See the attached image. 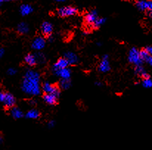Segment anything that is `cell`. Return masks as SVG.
Segmentation results:
<instances>
[{
    "mask_svg": "<svg viewBox=\"0 0 152 150\" xmlns=\"http://www.w3.org/2000/svg\"><path fill=\"white\" fill-rule=\"evenodd\" d=\"M136 7L140 11L145 10H152V1L151 0H138L136 1Z\"/></svg>",
    "mask_w": 152,
    "mask_h": 150,
    "instance_id": "obj_6",
    "label": "cell"
},
{
    "mask_svg": "<svg viewBox=\"0 0 152 150\" xmlns=\"http://www.w3.org/2000/svg\"><path fill=\"white\" fill-rule=\"evenodd\" d=\"M106 18H99L98 17V19H97V20L95 22V23L92 25V27H93L94 29L100 28L101 26H103L105 23H106Z\"/></svg>",
    "mask_w": 152,
    "mask_h": 150,
    "instance_id": "obj_23",
    "label": "cell"
},
{
    "mask_svg": "<svg viewBox=\"0 0 152 150\" xmlns=\"http://www.w3.org/2000/svg\"><path fill=\"white\" fill-rule=\"evenodd\" d=\"M53 26L51 23L48 22H45L42 23V26H41V32L44 36L48 37V36L53 34Z\"/></svg>",
    "mask_w": 152,
    "mask_h": 150,
    "instance_id": "obj_11",
    "label": "cell"
},
{
    "mask_svg": "<svg viewBox=\"0 0 152 150\" xmlns=\"http://www.w3.org/2000/svg\"><path fill=\"white\" fill-rule=\"evenodd\" d=\"M4 95H5V92H3L2 91H0V101L2 102L3 100H4Z\"/></svg>",
    "mask_w": 152,
    "mask_h": 150,
    "instance_id": "obj_28",
    "label": "cell"
},
{
    "mask_svg": "<svg viewBox=\"0 0 152 150\" xmlns=\"http://www.w3.org/2000/svg\"><path fill=\"white\" fill-rule=\"evenodd\" d=\"M57 2H64V1H65L66 0H56Z\"/></svg>",
    "mask_w": 152,
    "mask_h": 150,
    "instance_id": "obj_35",
    "label": "cell"
},
{
    "mask_svg": "<svg viewBox=\"0 0 152 150\" xmlns=\"http://www.w3.org/2000/svg\"><path fill=\"white\" fill-rule=\"evenodd\" d=\"M2 102L3 104H4V106L5 108L10 109L11 107H13V106H15V104H16V99H15L14 96H13L12 93H5L4 100H3Z\"/></svg>",
    "mask_w": 152,
    "mask_h": 150,
    "instance_id": "obj_8",
    "label": "cell"
},
{
    "mask_svg": "<svg viewBox=\"0 0 152 150\" xmlns=\"http://www.w3.org/2000/svg\"><path fill=\"white\" fill-rule=\"evenodd\" d=\"M42 88L45 93H51V94H53L56 96H57L58 98H59L61 95L60 88L56 85L50 84V83H48V82L44 83Z\"/></svg>",
    "mask_w": 152,
    "mask_h": 150,
    "instance_id": "obj_4",
    "label": "cell"
},
{
    "mask_svg": "<svg viewBox=\"0 0 152 150\" xmlns=\"http://www.w3.org/2000/svg\"><path fill=\"white\" fill-rule=\"evenodd\" d=\"M142 86L145 88H150L152 87V80L150 77L148 78H144L142 81Z\"/></svg>",
    "mask_w": 152,
    "mask_h": 150,
    "instance_id": "obj_25",
    "label": "cell"
},
{
    "mask_svg": "<svg viewBox=\"0 0 152 150\" xmlns=\"http://www.w3.org/2000/svg\"><path fill=\"white\" fill-rule=\"evenodd\" d=\"M25 117L29 119H37L40 117V113L36 109H31L26 113Z\"/></svg>",
    "mask_w": 152,
    "mask_h": 150,
    "instance_id": "obj_20",
    "label": "cell"
},
{
    "mask_svg": "<svg viewBox=\"0 0 152 150\" xmlns=\"http://www.w3.org/2000/svg\"><path fill=\"white\" fill-rule=\"evenodd\" d=\"M98 18V13L96 10H92L86 13V16H85V22L88 24V25H93L95 23V21Z\"/></svg>",
    "mask_w": 152,
    "mask_h": 150,
    "instance_id": "obj_10",
    "label": "cell"
},
{
    "mask_svg": "<svg viewBox=\"0 0 152 150\" xmlns=\"http://www.w3.org/2000/svg\"><path fill=\"white\" fill-rule=\"evenodd\" d=\"M54 75L57 76V77H60L61 79H70L72 72H71V69L69 68L66 67L64 68V69H59Z\"/></svg>",
    "mask_w": 152,
    "mask_h": 150,
    "instance_id": "obj_13",
    "label": "cell"
},
{
    "mask_svg": "<svg viewBox=\"0 0 152 150\" xmlns=\"http://www.w3.org/2000/svg\"><path fill=\"white\" fill-rule=\"evenodd\" d=\"M64 57L67 60L69 66V65H75L78 63L79 62V59L77 56L74 52H72V51H67V52L64 53Z\"/></svg>",
    "mask_w": 152,
    "mask_h": 150,
    "instance_id": "obj_12",
    "label": "cell"
},
{
    "mask_svg": "<svg viewBox=\"0 0 152 150\" xmlns=\"http://www.w3.org/2000/svg\"><path fill=\"white\" fill-rule=\"evenodd\" d=\"M134 73L137 75L140 76V77H142V79L144 78H148L150 77V75H148L146 72V71L144 69L142 65H139V66H135L134 69Z\"/></svg>",
    "mask_w": 152,
    "mask_h": 150,
    "instance_id": "obj_17",
    "label": "cell"
},
{
    "mask_svg": "<svg viewBox=\"0 0 152 150\" xmlns=\"http://www.w3.org/2000/svg\"><path fill=\"white\" fill-rule=\"evenodd\" d=\"M3 142V138H2V136H1V135H0V144H1V143H2Z\"/></svg>",
    "mask_w": 152,
    "mask_h": 150,
    "instance_id": "obj_34",
    "label": "cell"
},
{
    "mask_svg": "<svg viewBox=\"0 0 152 150\" xmlns=\"http://www.w3.org/2000/svg\"><path fill=\"white\" fill-rule=\"evenodd\" d=\"M43 99L47 104H50V105H56L58 104V98L51 93H45L43 96Z\"/></svg>",
    "mask_w": 152,
    "mask_h": 150,
    "instance_id": "obj_14",
    "label": "cell"
},
{
    "mask_svg": "<svg viewBox=\"0 0 152 150\" xmlns=\"http://www.w3.org/2000/svg\"><path fill=\"white\" fill-rule=\"evenodd\" d=\"M4 54V50L2 48H0V57H2Z\"/></svg>",
    "mask_w": 152,
    "mask_h": 150,
    "instance_id": "obj_32",
    "label": "cell"
},
{
    "mask_svg": "<svg viewBox=\"0 0 152 150\" xmlns=\"http://www.w3.org/2000/svg\"><path fill=\"white\" fill-rule=\"evenodd\" d=\"M33 9L29 4H22L20 7V13L23 16H27L33 12Z\"/></svg>",
    "mask_w": 152,
    "mask_h": 150,
    "instance_id": "obj_21",
    "label": "cell"
},
{
    "mask_svg": "<svg viewBox=\"0 0 152 150\" xmlns=\"http://www.w3.org/2000/svg\"><path fill=\"white\" fill-rule=\"evenodd\" d=\"M4 1H4V0H0V6H1V4H2L4 2Z\"/></svg>",
    "mask_w": 152,
    "mask_h": 150,
    "instance_id": "obj_37",
    "label": "cell"
},
{
    "mask_svg": "<svg viewBox=\"0 0 152 150\" xmlns=\"http://www.w3.org/2000/svg\"><path fill=\"white\" fill-rule=\"evenodd\" d=\"M95 86H98V87H101V86H103V83H102L101 82L97 81V82H95Z\"/></svg>",
    "mask_w": 152,
    "mask_h": 150,
    "instance_id": "obj_33",
    "label": "cell"
},
{
    "mask_svg": "<svg viewBox=\"0 0 152 150\" xmlns=\"http://www.w3.org/2000/svg\"><path fill=\"white\" fill-rule=\"evenodd\" d=\"M10 115H11L12 117L14 119H22L25 116L22 110L20 108H19V107H15V106H13V107L10 108Z\"/></svg>",
    "mask_w": 152,
    "mask_h": 150,
    "instance_id": "obj_16",
    "label": "cell"
},
{
    "mask_svg": "<svg viewBox=\"0 0 152 150\" xmlns=\"http://www.w3.org/2000/svg\"><path fill=\"white\" fill-rule=\"evenodd\" d=\"M68 66H69V63H68L67 60H66L64 57H61V58H59L58 60H57V62L53 66V68H52L53 73L55 74L57 71H58L59 69L68 67Z\"/></svg>",
    "mask_w": 152,
    "mask_h": 150,
    "instance_id": "obj_9",
    "label": "cell"
},
{
    "mask_svg": "<svg viewBox=\"0 0 152 150\" xmlns=\"http://www.w3.org/2000/svg\"><path fill=\"white\" fill-rule=\"evenodd\" d=\"M71 85H72V83H71L70 79H61L60 82L61 88L64 90L69 89L71 87Z\"/></svg>",
    "mask_w": 152,
    "mask_h": 150,
    "instance_id": "obj_22",
    "label": "cell"
},
{
    "mask_svg": "<svg viewBox=\"0 0 152 150\" xmlns=\"http://www.w3.org/2000/svg\"><path fill=\"white\" fill-rule=\"evenodd\" d=\"M123 1H129V0H123Z\"/></svg>",
    "mask_w": 152,
    "mask_h": 150,
    "instance_id": "obj_39",
    "label": "cell"
},
{
    "mask_svg": "<svg viewBox=\"0 0 152 150\" xmlns=\"http://www.w3.org/2000/svg\"><path fill=\"white\" fill-rule=\"evenodd\" d=\"M35 54V57H36V62L37 63H41V64H43V63H45L46 61V57H45V54L41 52H38L36 53Z\"/></svg>",
    "mask_w": 152,
    "mask_h": 150,
    "instance_id": "obj_24",
    "label": "cell"
},
{
    "mask_svg": "<svg viewBox=\"0 0 152 150\" xmlns=\"http://www.w3.org/2000/svg\"><path fill=\"white\" fill-rule=\"evenodd\" d=\"M55 125H56V122H55V121H53V120H52V121H50V122H48V127H49V128H53V127H55Z\"/></svg>",
    "mask_w": 152,
    "mask_h": 150,
    "instance_id": "obj_27",
    "label": "cell"
},
{
    "mask_svg": "<svg viewBox=\"0 0 152 150\" xmlns=\"http://www.w3.org/2000/svg\"><path fill=\"white\" fill-rule=\"evenodd\" d=\"M111 69L110 63H109V55L108 54H104L102 58V60L99 64V67H98V70L102 73H106V72H109Z\"/></svg>",
    "mask_w": 152,
    "mask_h": 150,
    "instance_id": "obj_5",
    "label": "cell"
},
{
    "mask_svg": "<svg viewBox=\"0 0 152 150\" xmlns=\"http://www.w3.org/2000/svg\"><path fill=\"white\" fill-rule=\"evenodd\" d=\"M29 102H30V105H32V106H34V105H36V101H35V100H33V99L30 100V101H29Z\"/></svg>",
    "mask_w": 152,
    "mask_h": 150,
    "instance_id": "obj_31",
    "label": "cell"
},
{
    "mask_svg": "<svg viewBox=\"0 0 152 150\" xmlns=\"http://www.w3.org/2000/svg\"><path fill=\"white\" fill-rule=\"evenodd\" d=\"M22 90L30 96H38L41 93L40 75L33 70H27L24 76Z\"/></svg>",
    "mask_w": 152,
    "mask_h": 150,
    "instance_id": "obj_1",
    "label": "cell"
},
{
    "mask_svg": "<svg viewBox=\"0 0 152 150\" xmlns=\"http://www.w3.org/2000/svg\"><path fill=\"white\" fill-rule=\"evenodd\" d=\"M25 63L28 65V66H31V67L35 66L36 65V63H37V62H36V57H35V54H31V53H30V54H27V55L25 56Z\"/></svg>",
    "mask_w": 152,
    "mask_h": 150,
    "instance_id": "obj_18",
    "label": "cell"
},
{
    "mask_svg": "<svg viewBox=\"0 0 152 150\" xmlns=\"http://www.w3.org/2000/svg\"><path fill=\"white\" fill-rule=\"evenodd\" d=\"M128 60H129V63H132L134 66L142 65V63H143L140 57L139 50L136 47H133L130 49L129 52V56H128Z\"/></svg>",
    "mask_w": 152,
    "mask_h": 150,
    "instance_id": "obj_2",
    "label": "cell"
},
{
    "mask_svg": "<svg viewBox=\"0 0 152 150\" xmlns=\"http://www.w3.org/2000/svg\"><path fill=\"white\" fill-rule=\"evenodd\" d=\"M139 53H140V57L142 61L145 62V63H147L148 64H149L150 66H151L152 65L151 54H149L148 52H147L145 49L140 50V51H139Z\"/></svg>",
    "mask_w": 152,
    "mask_h": 150,
    "instance_id": "obj_15",
    "label": "cell"
},
{
    "mask_svg": "<svg viewBox=\"0 0 152 150\" xmlns=\"http://www.w3.org/2000/svg\"><path fill=\"white\" fill-rule=\"evenodd\" d=\"M7 75H8L13 76V75H16V73H17V70H16V69H13V68H10V69L7 70Z\"/></svg>",
    "mask_w": 152,
    "mask_h": 150,
    "instance_id": "obj_26",
    "label": "cell"
},
{
    "mask_svg": "<svg viewBox=\"0 0 152 150\" xmlns=\"http://www.w3.org/2000/svg\"><path fill=\"white\" fill-rule=\"evenodd\" d=\"M5 1H16V0H4Z\"/></svg>",
    "mask_w": 152,
    "mask_h": 150,
    "instance_id": "obj_38",
    "label": "cell"
},
{
    "mask_svg": "<svg viewBox=\"0 0 152 150\" xmlns=\"http://www.w3.org/2000/svg\"><path fill=\"white\" fill-rule=\"evenodd\" d=\"M29 26L25 22H21L17 26V32L20 35H25L29 33Z\"/></svg>",
    "mask_w": 152,
    "mask_h": 150,
    "instance_id": "obj_19",
    "label": "cell"
},
{
    "mask_svg": "<svg viewBox=\"0 0 152 150\" xmlns=\"http://www.w3.org/2000/svg\"><path fill=\"white\" fill-rule=\"evenodd\" d=\"M77 8L72 6H65L58 10L57 13L60 17H69V16H75L77 13Z\"/></svg>",
    "mask_w": 152,
    "mask_h": 150,
    "instance_id": "obj_3",
    "label": "cell"
},
{
    "mask_svg": "<svg viewBox=\"0 0 152 150\" xmlns=\"http://www.w3.org/2000/svg\"><path fill=\"white\" fill-rule=\"evenodd\" d=\"M45 44H46V41H45V39L43 37H41V36H38V37L35 38V39L33 40V41L32 42V49L34 50H42L45 48Z\"/></svg>",
    "mask_w": 152,
    "mask_h": 150,
    "instance_id": "obj_7",
    "label": "cell"
},
{
    "mask_svg": "<svg viewBox=\"0 0 152 150\" xmlns=\"http://www.w3.org/2000/svg\"><path fill=\"white\" fill-rule=\"evenodd\" d=\"M144 49H145V51H147V52L149 53V54H152V47H151V46H145V48Z\"/></svg>",
    "mask_w": 152,
    "mask_h": 150,
    "instance_id": "obj_29",
    "label": "cell"
},
{
    "mask_svg": "<svg viewBox=\"0 0 152 150\" xmlns=\"http://www.w3.org/2000/svg\"><path fill=\"white\" fill-rule=\"evenodd\" d=\"M48 41L50 42V43H53V42L54 41L55 38H53V35H50V36H48Z\"/></svg>",
    "mask_w": 152,
    "mask_h": 150,
    "instance_id": "obj_30",
    "label": "cell"
},
{
    "mask_svg": "<svg viewBox=\"0 0 152 150\" xmlns=\"http://www.w3.org/2000/svg\"><path fill=\"white\" fill-rule=\"evenodd\" d=\"M96 44H97V46H102V43H101V42H98V43H97Z\"/></svg>",
    "mask_w": 152,
    "mask_h": 150,
    "instance_id": "obj_36",
    "label": "cell"
}]
</instances>
